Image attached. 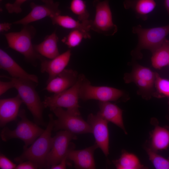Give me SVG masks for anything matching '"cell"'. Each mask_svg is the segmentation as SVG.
I'll use <instances>...</instances> for the list:
<instances>
[{
	"label": "cell",
	"mask_w": 169,
	"mask_h": 169,
	"mask_svg": "<svg viewBox=\"0 0 169 169\" xmlns=\"http://www.w3.org/2000/svg\"><path fill=\"white\" fill-rule=\"evenodd\" d=\"M49 122L45 129L28 147L23 146L22 154L14 159L16 162L19 163L29 161L36 164L39 168H45L46 158L53 141L51 134L54 119L51 114H49Z\"/></svg>",
	"instance_id": "cell-1"
},
{
	"label": "cell",
	"mask_w": 169,
	"mask_h": 169,
	"mask_svg": "<svg viewBox=\"0 0 169 169\" xmlns=\"http://www.w3.org/2000/svg\"><path fill=\"white\" fill-rule=\"evenodd\" d=\"M132 32L137 35L138 43L131 54L134 58L140 59L142 56L141 50L148 49L152 53L161 45L169 34V25L150 28L138 25L132 27Z\"/></svg>",
	"instance_id": "cell-2"
},
{
	"label": "cell",
	"mask_w": 169,
	"mask_h": 169,
	"mask_svg": "<svg viewBox=\"0 0 169 169\" xmlns=\"http://www.w3.org/2000/svg\"><path fill=\"white\" fill-rule=\"evenodd\" d=\"M24 26L19 32H9L4 35L9 48L22 54L27 61L34 62L42 56L35 51L32 43L36 29L28 24Z\"/></svg>",
	"instance_id": "cell-3"
},
{
	"label": "cell",
	"mask_w": 169,
	"mask_h": 169,
	"mask_svg": "<svg viewBox=\"0 0 169 169\" xmlns=\"http://www.w3.org/2000/svg\"><path fill=\"white\" fill-rule=\"evenodd\" d=\"M85 76L79 74L76 83L71 87L61 92L46 96L43 101L44 108L53 111L57 108H65L68 111L80 115L78 100L80 87Z\"/></svg>",
	"instance_id": "cell-4"
},
{
	"label": "cell",
	"mask_w": 169,
	"mask_h": 169,
	"mask_svg": "<svg viewBox=\"0 0 169 169\" xmlns=\"http://www.w3.org/2000/svg\"><path fill=\"white\" fill-rule=\"evenodd\" d=\"M18 116L21 120L16 128L11 130L7 127H4L0 133L1 139L4 141L13 138L19 139L24 143L23 146L27 147L34 142L44 130L29 120L24 109L20 110Z\"/></svg>",
	"instance_id": "cell-5"
},
{
	"label": "cell",
	"mask_w": 169,
	"mask_h": 169,
	"mask_svg": "<svg viewBox=\"0 0 169 169\" xmlns=\"http://www.w3.org/2000/svg\"><path fill=\"white\" fill-rule=\"evenodd\" d=\"M5 77L13 82L14 88L32 114L35 123L38 125H44L43 112L44 107L33 84V82L12 77Z\"/></svg>",
	"instance_id": "cell-6"
},
{
	"label": "cell",
	"mask_w": 169,
	"mask_h": 169,
	"mask_svg": "<svg viewBox=\"0 0 169 169\" xmlns=\"http://www.w3.org/2000/svg\"><path fill=\"white\" fill-rule=\"evenodd\" d=\"M93 5L95 13L94 19L90 20V29L105 36L114 35L118 28L113 22L109 0H95Z\"/></svg>",
	"instance_id": "cell-7"
},
{
	"label": "cell",
	"mask_w": 169,
	"mask_h": 169,
	"mask_svg": "<svg viewBox=\"0 0 169 169\" xmlns=\"http://www.w3.org/2000/svg\"><path fill=\"white\" fill-rule=\"evenodd\" d=\"M52 111L57 117L54 120L53 130H66L75 135L92 133L91 128L81 117L62 108H57Z\"/></svg>",
	"instance_id": "cell-8"
},
{
	"label": "cell",
	"mask_w": 169,
	"mask_h": 169,
	"mask_svg": "<svg viewBox=\"0 0 169 169\" xmlns=\"http://www.w3.org/2000/svg\"><path fill=\"white\" fill-rule=\"evenodd\" d=\"M124 94L122 90L115 88L91 85L85 77L80 87L79 97L84 100H95L110 102L119 100Z\"/></svg>",
	"instance_id": "cell-9"
},
{
	"label": "cell",
	"mask_w": 169,
	"mask_h": 169,
	"mask_svg": "<svg viewBox=\"0 0 169 169\" xmlns=\"http://www.w3.org/2000/svg\"><path fill=\"white\" fill-rule=\"evenodd\" d=\"M76 135L66 130L57 132L53 137L52 147L46 158V168L58 164L68 155L74 146L71 145V141L77 139Z\"/></svg>",
	"instance_id": "cell-10"
},
{
	"label": "cell",
	"mask_w": 169,
	"mask_h": 169,
	"mask_svg": "<svg viewBox=\"0 0 169 169\" xmlns=\"http://www.w3.org/2000/svg\"><path fill=\"white\" fill-rule=\"evenodd\" d=\"M87 122L90 125L93 134L95 143L106 156L109 154V132L108 122L98 112L96 114H90Z\"/></svg>",
	"instance_id": "cell-11"
},
{
	"label": "cell",
	"mask_w": 169,
	"mask_h": 169,
	"mask_svg": "<svg viewBox=\"0 0 169 169\" xmlns=\"http://www.w3.org/2000/svg\"><path fill=\"white\" fill-rule=\"evenodd\" d=\"M41 0L44 4L38 5L33 2L31 3V10L30 13L23 18L12 23L25 25L47 17L50 18L52 16L61 14L58 2H54V0Z\"/></svg>",
	"instance_id": "cell-12"
},
{
	"label": "cell",
	"mask_w": 169,
	"mask_h": 169,
	"mask_svg": "<svg viewBox=\"0 0 169 169\" xmlns=\"http://www.w3.org/2000/svg\"><path fill=\"white\" fill-rule=\"evenodd\" d=\"M71 55V50H68L49 60L41 56L39 59L41 62L40 70L41 73H46L48 74L49 78L47 82L57 76L65 69L69 62Z\"/></svg>",
	"instance_id": "cell-13"
},
{
	"label": "cell",
	"mask_w": 169,
	"mask_h": 169,
	"mask_svg": "<svg viewBox=\"0 0 169 169\" xmlns=\"http://www.w3.org/2000/svg\"><path fill=\"white\" fill-rule=\"evenodd\" d=\"M0 68L7 72L12 77L38 83L37 76L26 72L8 54L0 49Z\"/></svg>",
	"instance_id": "cell-14"
},
{
	"label": "cell",
	"mask_w": 169,
	"mask_h": 169,
	"mask_svg": "<svg viewBox=\"0 0 169 169\" xmlns=\"http://www.w3.org/2000/svg\"><path fill=\"white\" fill-rule=\"evenodd\" d=\"M97 148L98 147L95 143L92 146L82 150H74L73 146L68 152L67 158L73 162L76 168L95 169L94 153Z\"/></svg>",
	"instance_id": "cell-15"
},
{
	"label": "cell",
	"mask_w": 169,
	"mask_h": 169,
	"mask_svg": "<svg viewBox=\"0 0 169 169\" xmlns=\"http://www.w3.org/2000/svg\"><path fill=\"white\" fill-rule=\"evenodd\" d=\"M79 75L75 70L65 69L57 76L47 82L45 89L54 94L63 92L71 87L76 83Z\"/></svg>",
	"instance_id": "cell-16"
},
{
	"label": "cell",
	"mask_w": 169,
	"mask_h": 169,
	"mask_svg": "<svg viewBox=\"0 0 169 169\" xmlns=\"http://www.w3.org/2000/svg\"><path fill=\"white\" fill-rule=\"evenodd\" d=\"M23 103L18 94L16 96L0 100V125L4 126L8 123L16 120L19 108Z\"/></svg>",
	"instance_id": "cell-17"
},
{
	"label": "cell",
	"mask_w": 169,
	"mask_h": 169,
	"mask_svg": "<svg viewBox=\"0 0 169 169\" xmlns=\"http://www.w3.org/2000/svg\"><path fill=\"white\" fill-rule=\"evenodd\" d=\"M99 106L98 112L104 119L121 128L125 134H127L124 124L123 111L120 108L109 101H100Z\"/></svg>",
	"instance_id": "cell-18"
},
{
	"label": "cell",
	"mask_w": 169,
	"mask_h": 169,
	"mask_svg": "<svg viewBox=\"0 0 169 169\" xmlns=\"http://www.w3.org/2000/svg\"><path fill=\"white\" fill-rule=\"evenodd\" d=\"M59 38L56 31L47 36L40 43L33 45L35 51L39 54L49 59L60 54L58 46Z\"/></svg>",
	"instance_id": "cell-19"
},
{
	"label": "cell",
	"mask_w": 169,
	"mask_h": 169,
	"mask_svg": "<svg viewBox=\"0 0 169 169\" xmlns=\"http://www.w3.org/2000/svg\"><path fill=\"white\" fill-rule=\"evenodd\" d=\"M149 147L154 151L166 150L169 146V127L156 125L150 134Z\"/></svg>",
	"instance_id": "cell-20"
},
{
	"label": "cell",
	"mask_w": 169,
	"mask_h": 169,
	"mask_svg": "<svg viewBox=\"0 0 169 169\" xmlns=\"http://www.w3.org/2000/svg\"><path fill=\"white\" fill-rule=\"evenodd\" d=\"M123 5L125 9H132L137 18L146 20L148 15L155 8L156 3L154 0H125Z\"/></svg>",
	"instance_id": "cell-21"
},
{
	"label": "cell",
	"mask_w": 169,
	"mask_h": 169,
	"mask_svg": "<svg viewBox=\"0 0 169 169\" xmlns=\"http://www.w3.org/2000/svg\"><path fill=\"white\" fill-rule=\"evenodd\" d=\"M52 24L63 28L72 29L80 30L88 34H90V20L83 22L77 21L68 15H62L61 14L52 16L50 17Z\"/></svg>",
	"instance_id": "cell-22"
},
{
	"label": "cell",
	"mask_w": 169,
	"mask_h": 169,
	"mask_svg": "<svg viewBox=\"0 0 169 169\" xmlns=\"http://www.w3.org/2000/svg\"><path fill=\"white\" fill-rule=\"evenodd\" d=\"M117 169H144L147 167L142 164L134 154L122 151L120 157L112 161Z\"/></svg>",
	"instance_id": "cell-23"
},
{
	"label": "cell",
	"mask_w": 169,
	"mask_h": 169,
	"mask_svg": "<svg viewBox=\"0 0 169 169\" xmlns=\"http://www.w3.org/2000/svg\"><path fill=\"white\" fill-rule=\"evenodd\" d=\"M152 54L151 62L155 68L160 69L169 65V40L166 39Z\"/></svg>",
	"instance_id": "cell-24"
},
{
	"label": "cell",
	"mask_w": 169,
	"mask_h": 169,
	"mask_svg": "<svg viewBox=\"0 0 169 169\" xmlns=\"http://www.w3.org/2000/svg\"><path fill=\"white\" fill-rule=\"evenodd\" d=\"M156 76V73L153 72L149 68L135 64L131 73L125 75L124 79L137 78L146 80L154 85Z\"/></svg>",
	"instance_id": "cell-25"
},
{
	"label": "cell",
	"mask_w": 169,
	"mask_h": 169,
	"mask_svg": "<svg viewBox=\"0 0 169 169\" xmlns=\"http://www.w3.org/2000/svg\"><path fill=\"white\" fill-rule=\"evenodd\" d=\"M90 38V34H86L80 30L72 29L63 38L62 41L69 48H72L78 46L83 38Z\"/></svg>",
	"instance_id": "cell-26"
},
{
	"label": "cell",
	"mask_w": 169,
	"mask_h": 169,
	"mask_svg": "<svg viewBox=\"0 0 169 169\" xmlns=\"http://www.w3.org/2000/svg\"><path fill=\"white\" fill-rule=\"evenodd\" d=\"M69 8L77 16L79 21L83 22L89 20L90 14L87 9L85 3L83 0H72Z\"/></svg>",
	"instance_id": "cell-27"
},
{
	"label": "cell",
	"mask_w": 169,
	"mask_h": 169,
	"mask_svg": "<svg viewBox=\"0 0 169 169\" xmlns=\"http://www.w3.org/2000/svg\"><path fill=\"white\" fill-rule=\"evenodd\" d=\"M145 150L149 160L156 169H169V157H164L149 147H146Z\"/></svg>",
	"instance_id": "cell-28"
},
{
	"label": "cell",
	"mask_w": 169,
	"mask_h": 169,
	"mask_svg": "<svg viewBox=\"0 0 169 169\" xmlns=\"http://www.w3.org/2000/svg\"><path fill=\"white\" fill-rule=\"evenodd\" d=\"M154 84L156 93L153 95L157 97H166L169 102V80L161 77L156 73Z\"/></svg>",
	"instance_id": "cell-29"
},
{
	"label": "cell",
	"mask_w": 169,
	"mask_h": 169,
	"mask_svg": "<svg viewBox=\"0 0 169 169\" xmlns=\"http://www.w3.org/2000/svg\"><path fill=\"white\" fill-rule=\"evenodd\" d=\"M124 79L125 82L127 83L131 82L134 83L139 88L140 91L143 92V94H148L150 98L151 95H152L154 85L149 82L134 78Z\"/></svg>",
	"instance_id": "cell-30"
},
{
	"label": "cell",
	"mask_w": 169,
	"mask_h": 169,
	"mask_svg": "<svg viewBox=\"0 0 169 169\" xmlns=\"http://www.w3.org/2000/svg\"><path fill=\"white\" fill-rule=\"evenodd\" d=\"M27 0H15L13 3H8L5 5V7L8 12L10 13H21V8L23 4Z\"/></svg>",
	"instance_id": "cell-31"
},
{
	"label": "cell",
	"mask_w": 169,
	"mask_h": 169,
	"mask_svg": "<svg viewBox=\"0 0 169 169\" xmlns=\"http://www.w3.org/2000/svg\"><path fill=\"white\" fill-rule=\"evenodd\" d=\"M17 165L4 155L0 156V168L1 169H15Z\"/></svg>",
	"instance_id": "cell-32"
},
{
	"label": "cell",
	"mask_w": 169,
	"mask_h": 169,
	"mask_svg": "<svg viewBox=\"0 0 169 169\" xmlns=\"http://www.w3.org/2000/svg\"><path fill=\"white\" fill-rule=\"evenodd\" d=\"M39 168L38 166L34 162L27 161L20 163L16 166V169H35Z\"/></svg>",
	"instance_id": "cell-33"
},
{
	"label": "cell",
	"mask_w": 169,
	"mask_h": 169,
	"mask_svg": "<svg viewBox=\"0 0 169 169\" xmlns=\"http://www.w3.org/2000/svg\"><path fill=\"white\" fill-rule=\"evenodd\" d=\"M14 88V84L13 81L10 79L8 82L0 81V95H2L9 90Z\"/></svg>",
	"instance_id": "cell-34"
},
{
	"label": "cell",
	"mask_w": 169,
	"mask_h": 169,
	"mask_svg": "<svg viewBox=\"0 0 169 169\" xmlns=\"http://www.w3.org/2000/svg\"><path fill=\"white\" fill-rule=\"evenodd\" d=\"M68 155L57 164L52 166L50 168L51 169H65L66 168V163Z\"/></svg>",
	"instance_id": "cell-35"
},
{
	"label": "cell",
	"mask_w": 169,
	"mask_h": 169,
	"mask_svg": "<svg viewBox=\"0 0 169 169\" xmlns=\"http://www.w3.org/2000/svg\"><path fill=\"white\" fill-rule=\"evenodd\" d=\"M12 23L8 22H4L0 24V32H7L9 30Z\"/></svg>",
	"instance_id": "cell-36"
},
{
	"label": "cell",
	"mask_w": 169,
	"mask_h": 169,
	"mask_svg": "<svg viewBox=\"0 0 169 169\" xmlns=\"http://www.w3.org/2000/svg\"><path fill=\"white\" fill-rule=\"evenodd\" d=\"M164 6L169 15V0H164Z\"/></svg>",
	"instance_id": "cell-37"
},
{
	"label": "cell",
	"mask_w": 169,
	"mask_h": 169,
	"mask_svg": "<svg viewBox=\"0 0 169 169\" xmlns=\"http://www.w3.org/2000/svg\"><path fill=\"white\" fill-rule=\"evenodd\" d=\"M167 120H168L169 122V116H167L166 117Z\"/></svg>",
	"instance_id": "cell-38"
},
{
	"label": "cell",
	"mask_w": 169,
	"mask_h": 169,
	"mask_svg": "<svg viewBox=\"0 0 169 169\" xmlns=\"http://www.w3.org/2000/svg\"></svg>",
	"instance_id": "cell-39"
}]
</instances>
